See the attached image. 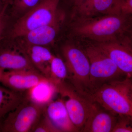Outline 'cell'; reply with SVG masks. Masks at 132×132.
<instances>
[{
	"instance_id": "1",
	"label": "cell",
	"mask_w": 132,
	"mask_h": 132,
	"mask_svg": "<svg viewBox=\"0 0 132 132\" xmlns=\"http://www.w3.org/2000/svg\"><path fill=\"white\" fill-rule=\"evenodd\" d=\"M132 15L122 13L104 15L96 18L85 17L74 26V33L82 38L107 42L120 39L129 28Z\"/></svg>"
},
{
	"instance_id": "2",
	"label": "cell",
	"mask_w": 132,
	"mask_h": 132,
	"mask_svg": "<svg viewBox=\"0 0 132 132\" xmlns=\"http://www.w3.org/2000/svg\"><path fill=\"white\" fill-rule=\"evenodd\" d=\"M130 82V79L127 78L107 83L93 93L90 99L114 113L132 116Z\"/></svg>"
},
{
	"instance_id": "3",
	"label": "cell",
	"mask_w": 132,
	"mask_h": 132,
	"mask_svg": "<svg viewBox=\"0 0 132 132\" xmlns=\"http://www.w3.org/2000/svg\"><path fill=\"white\" fill-rule=\"evenodd\" d=\"M85 51L90 61V97L105 84L127 78L112 59L97 45L89 46Z\"/></svg>"
},
{
	"instance_id": "4",
	"label": "cell",
	"mask_w": 132,
	"mask_h": 132,
	"mask_svg": "<svg viewBox=\"0 0 132 132\" xmlns=\"http://www.w3.org/2000/svg\"><path fill=\"white\" fill-rule=\"evenodd\" d=\"M60 1L42 0L14 24L10 33V38L23 37L28 32L57 20L62 15L59 10Z\"/></svg>"
},
{
	"instance_id": "5",
	"label": "cell",
	"mask_w": 132,
	"mask_h": 132,
	"mask_svg": "<svg viewBox=\"0 0 132 132\" xmlns=\"http://www.w3.org/2000/svg\"><path fill=\"white\" fill-rule=\"evenodd\" d=\"M71 85L83 95L90 98V64L85 51L75 45L68 44L62 49Z\"/></svg>"
},
{
	"instance_id": "6",
	"label": "cell",
	"mask_w": 132,
	"mask_h": 132,
	"mask_svg": "<svg viewBox=\"0 0 132 132\" xmlns=\"http://www.w3.org/2000/svg\"><path fill=\"white\" fill-rule=\"evenodd\" d=\"M45 106L33 103L25 97L3 121L1 132H32L43 113Z\"/></svg>"
},
{
	"instance_id": "7",
	"label": "cell",
	"mask_w": 132,
	"mask_h": 132,
	"mask_svg": "<svg viewBox=\"0 0 132 132\" xmlns=\"http://www.w3.org/2000/svg\"><path fill=\"white\" fill-rule=\"evenodd\" d=\"M57 87L71 120L80 132L90 113L93 101L79 93L65 81L58 84Z\"/></svg>"
},
{
	"instance_id": "8",
	"label": "cell",
	"mask_w": 132,
	"mask_h": 132,
	"mask_svg": "<svg viewBox=\"0 0 132 132\" xmlns=\"http://www.w3.org/2000/svg\"><path fill=\"white\" fill-rule=\"evenodd\" d=\"M109 56L127 78L132 79V47L120 39L95 44Z\"/></svg>"
},
{
	"instance_id": "9",
	"label": "cell",
	"mask_w": 132,
	"mask_h": 132,
	"mask_svg": "<svg viewBox=\"0 0 132 132\" xmlns=\"http://www.w3.org/2000/svg\"><path fill=\"white\" fill-rule=\"evenodd\" d=\"M47 79L37 70H9L5 71L0 82L10 90L21 92L28 91Z\"/></svg>"
},
{
	"instance_id": "10",
	"label": "cell",
	"mask_w": 132,
	"mask_h": 132,
	"mask_svg": "<svg viewBox=\"0 0 132 132\" xmlns=\"http://www.w3.org/2000/svg\"><path fill=\"white\" fill-rule=\"evenodd\" d=\"M118 116L93 101L90 113L80 132H112Z\"/></svg>"
},
{
	"instance_id": "11",
	"label": "cell",
	"mask_w": 132,
	"mask_h": 132,
	"mask_svg": "<svg viewBox=\"0 0 132 132\" xmlns=\"http://www.w3.org/2000/svg\"><path fill=\"white\" fill-rule=\"evenodd\" d=\"M43 113L58 132H79L70 119L62 98L50 102L44 107Z\"/></svg>"
},
{
	"instance_id": "12",
	"label": "cell",
	"mask_w": 132,
	"mask_h": 132,
	"mask_svg": "<svg viewBox=\"0 0 132 132\" xmlns=\"http://www.w3.org/2000/svg\"><path fill=\"white\" fill-rule=\"evenodd\" d=\"M0 68L5 70H37L23 50L11 46L0 48Z\"/></svg>"
},
{
	"instance_id": "13",
	"label": "cell",
	"mask_w": 132,
	"mask_h": 132,
	"mask_svg": "<svg viewBox=\"0 0 132 132\" xmlns=\"http://www.w3.org/2000/svg\"><path fill=\"white\" fill-rule=\"evenodd\" d=\"M119 0H80L75 5L85 17L119 13Z\"/></svg>"
},
{
	"instance_id": "14",
	"label": "cell",
	"mask_w": 132,
	"mask_h": 132,
	"mask_svg": "<svg viewBox=\"0 0 132 132\" xmlns=\"http://www.w3.org/2000/svg\"><path fill=\"white\" fill-rule=\"evenodd\" d=\"M63 19L62 15L54 21L28 32L23 37L26 43L43 46L51 44L57 36Z\"/></svg>"
},
{
	"instance_id": "15",
	"label": "cell",
	"mask_w": 132,
	"mask_h": 132,
	"mask_svg": "<svg viewBox=\"0 0 132 132\" xmlns=\"http://www.w3.org/2000/svg\"><path fill=\"white\" fill-rule=\"evenodd\" d=\"M23 50L40 72L49 79L51 62L54 55L43 46L27 44Z\"/></svg>"
},
{
	"instance_id": "16",
	"label": "cell",
	"mask_w": 132,
	"mask_h": 132,
	"mask_svg": "<svg viewBox=\"0 0 132 132\" xmlns=\"http://www.w3.org/2000/svg\"><path fill=\"white\" fill-rule=\"evenodd\" d=\"M25 97L35 104L45 106L58 93L56 85L49 79L45 80L26 92Z\"/></svg>"
},
{
	"instance_id": "17",
	"label": "cell",
	"mask_w": 132,
	"mask_h": 132,
	"mask_svg": "<svg viewBox=\"0 0 132 132\" xmlns=\"http://www.w3.org/2000/svg\"><path fill=\"white\" fill-rule=\"evenodd\" d=\"M25 98V95L21 92L0 86V123H2L3 120L20 105Z\"/></svg>"
},
{
	"instance_id": "18",
	"label": "cell",
	"mask_w": 132,
	"mask_h": 132,
	"mask_svg": "<svg viewBox=\"0 0 132 132\" xmlns=\"http://www.w3.org/2000/svg\"><path fill=\"white\" fill-rule=\"evenodd\" d=\"M68 71L65 61L54 55L50 65L49 79L57 85L68 78Z\"/></svg>"
},
{
	"instance_id": "19",
	"label": "cell",
	"mask_w": 132,
	"mask_h": 132,
	"mask_svg": "<svg viewBox=\"0 0 132 132\" xmlns=\"http://www.w3.org/2000/svg\"><path fill=\"white\" fill-rule=\"evenodd\" d=\"M42 0H10L14 12H26L37 6Z\"/></svg>"
},
{
	"instance_id": "20",
	"label": "cell",
	"mask_w": 132,
	"mask_h": 132,
	"mask_svg": "<svg viewBox=\"0 0 132 132\" xmlns=\"http://www.w3.org/2000/svg\"><path fill=\"white\" fill-rule=\"evenodd\" d=\"M112 132H132V116L118 115Z\"/></svg>"
},
{
	"instance_id": "21",
	"label": "cell",
	"mask_w": 132,
	"mask_h": 132,
	"mask_svg": "<svg viewBox=\"0 0 132 132\" xmlns=\"http://www.w3.org/2000/svg\"><path fill=\"white\" fill-rule=\"evenodd\" d=\"M32 132H58L56 128L43 112L34 128Z\"/></svg>"
},
{
	"instance_id": "22",
	"label": "cell",
	"mask_w": 132,
	"mask_h": 132,
	"mask_svg": "<svg viewBox=\"0 0 132 132\" xmlns=\"http://www.w3.org/2000/svg\"><path fill=\"white\" fill-rule=\"evenodd\" d=\"M9 5V3L7 4L0 12V41L3 39L4 33L6 28L7 22L6 12Z\"/></svg>"
},
{
	"instance_id": "23",
	"label": "cell",
	"mask_w": 132,
	"mask_h": 132,
	"mask_svg": "<svg viewBox=\"0 0 132 132\" xmlns=\"http://www.w3.org/2000/svg\"><path fill=\"white\" fill-rule=\"evenodd\" d=\"M119 9L120 13L132 15V0H120Z\"/></svg>"
},
{
	"instance_id": "24",
	"label": "cell",
	"mask_w": 132,
	"mask_h": 132,
	"mask_svg": "<svg viewBox=\"0 0 132 132\" xmlns=\"http://www.w3.org/2000/svg\"><path fill=\"white\" fill-rule=\"evenodd\" d=\"M120 39L132 47V21L129 28Z\"/></svg>"
},
{
	"instance_id": "25",
	"label": "cell",
	"mask_w": 132,
	"mask_h": 132,
	"mask_svg": "<svg viewBox=\"0 0 132 132\" xmlns=\"http://www.w3.org/2000/svg\"><path fill=\"white\" fill-rule=\"evenodd\" d=\"M9 3H10L9 2H5L4 0H0V12Z\"/></svg>"
},
{
	"instance_id": "26",
	"label": "cell",
	"mask_w": 132,
	"mask_h": 132,
	"mask_svg": "<svg viewBox=\"0 0 132 132\" xmlns=\"http://www.w3.org/2000/svg\"><path fill=\"white\" fill-rule=\"evenodd\" d=\"M130 80H131V82H130V97L132 100V79H130Z\"/></svg>"
},
{
	"instance_id": "27",
	"label": "cell",
	"mask_w": 132,
	"mask_h": 132,
	"mask_svg": "<svg viewBox=\"0 0 132 132\" xmlns=\"http://www.w3.org/2000/svg\"><path fill=\"white\" fill-rule=\"evenodd\" d=\"M5 70L0 68V81H1V80L3 73L5 72Z\"/></svg>"
},
{
	"instance_id": "28",
	"label": "cell",
	"mask_w": 132,
	"mask_h": 132,
	"mask_svg": "<svg viewBox=\"0 0 132 132\" xmlns=\"http://www.w3.org/2000/svg\"><path fill=\"white\" fill-rule=\"evenodd\" d=\"M70 1L74 3L75 5L76 3H77L78 2V1H79L80 0H70Z\"/></svg>"
},
{
	"instance_id": "29",
	"label": "cell",
	"mask_w": 132,
	"mask_h": 132,
	"mask_svg": "<svg viewBox=\"0 0 132 132\" xmlns=\"http://www.w3.org/2000/svg\"><path fill=\"white\" fill-rule=\"evenodd\" d=\"M2 123H0V132L2 131Z\"/></svg>"
},
{
	"instance_id": "30",
	"label": "cell",
	"mask_w": 132,
	"mask_h": 132,
	"mask_svg": "<svg viewBox=\"0 0 132 132\" xmlns=\"http://www.w3.org/2000/svg\"><path fill=\"white\" fill-rule=\"evenodd\" d=\"M5 2H10V0H4Z\"/></svg>"
}]
</instances>
